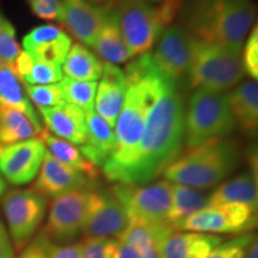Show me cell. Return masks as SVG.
I'll return each instance as SVG.
<instances>
[{"label": "cell", "instance_id": "6da1fadb", "mask_svg": "<svg viewBox=\"0 0 258 258\" xmlns=\"http://www.w3.org/2000/svg\"><path fill=\"white\" fill-rule=\"evenodd\" d=\"M184 99L177 83L167 79L148 115L140 143L111 182L145 185L180 156L184 145Z\"/></svg>", "mask_w": 258, "mask_h": 258}, {"label": "cell", "instance_id": "7a4b0ae2", "mask_svg": "<svg viewBox=\"0 0 258 258\" xmlns=\"http://www.w3.org/2000/svg\"><path fill=\"white\" fill-rule=\"evenodd\" d=\"M127 90L124 102L115 124V150L102 166L109 180L131 159L140 143L148 115L159 98L167 78L154 66L151 53L139 55L124 70Z\"/></svg>", "mask_w": 258, "mask_h": 258}, {"label": "cell", "instance_id": "3957f363", "mask_svg": "<svg viewBox=\"0 0 258 258\" xmlns=\"http://www.w3.org/2000/svg\"><path fill=\"white\" fill-rule=\"evenodd\" d=\"M180 9L183 28L190 35L241 53L254 21L251 0H189Z\"/></svg>", "mask_w": 258, "mask_h": 258}, {"label": "cell", "instance_id": "277c9868", "mask_svg": "<svg viewBox=\"0 0 258 258\" xmlns=\"http://www.w3.org/2000/svg\"><path fill=\"white\" fill-rule=\"evenodd\" d=\"M240 161V148L233 139H221L188 150L163 176L166 180L195 189H211L233 173Z\"/></svg>", "mask_w": 258, "mask_h": 258}, {"label": "cell", "instance_id": "5b68a950", "mask_svg": "<svg viewBox=\"0 0 258 258\" xmlns=\"http://www.w3.org/2000/svg\"><path fill=\"white\" fill-rule=\"evenodd\" d=\"M180 6L182 0H164L158 6L147 0H118L114 9L118 29L133 56L150 53Z\"/></svg>", "mask_w": 258, "mask_h": 258}, {"label": "cell", "instance_id": "8992f818", "mask_svg": "<svg viewBox=\"0 0 258 258\" xmlns=\"http://www.w3.org/2000/svg\"><path fill=\"white\" fill-rule=\"evenodd\" d=\"M237 127L226 92L198 89L184 112L186 151L211 141L226 139Z\"/></svg>", "mask_w": 258, "mask_h": 258}, {"label": "cell", "instance_id": "52a82bcc", "mask_svg": "<svg viewBox=\"0 0 258 258\" xmlns=\"http://www.w3.org/2000/svg\"><path fill=\"white\" fill-rule=\"evenodd\" d=\"M240 54L192 36L188 70L190 86L218 92L233 88L245 74Z\"/></svg>", "mask_w": 258, "mask_h": 258}, {"label": "cell", "instance_id": "ba28073f", "mask_svg": "<svg viewBox=\"0 0 258 258\" xmlns=\"http://www.w3.org/2000/svg\"><path fill=\"white\" fill-rule=\"evenodd\" d=\"M3 211L12 244L22 250L43 221L47 199L32 189H15L3 196Z\"/></svg>", "mask_w": 258, "mask_h": 258}, {"label": "cell", "instance_id": "9c48e42d", "mask_svg": "<svg viewBox=\"0 0 258 258\" xmlns=\"http://www.w3.org/2000/svg\"><path fill=\"white\" fill-rule=\"evenodd\" d=\"M257 225V208L231 202L205 207L194 213L180 225L179 230L209 234H244Z\"/></svg>", "mask_w": 258, "mask_h": 258}, {"label": "cell", "instance_id": "30bf717a", "mask_svg": "<svg viewBox=\"0 0 258 258\" xmlns=\"http://www.w3.org/2000/svg\"><path fill=\"white\" fill-rule=\"evenodd\" d=\"M171 185L164 179L152 184L134 185L116 183L111 191L123 206L128 219L167 222L166 215L171 206Z\"/></svg>", "mask_w": 258, "mask_h": 258}, {"label": "cell", "instance_id": "8fae6325", "mask_svg": "<svg viewBox=\"0 0 258 258\" xmlns=\"http://www.w3.org/2000/svg\"><path fill=\"white\" fill-rule=\"evenodd\" d=\"M91 190H76L54 199L44 230L55 244H71L83 233Z\"/></svg>", "mask_w": 258, "mask_h": 258}, {"label": "cell", "instance_id": "7c38bea8", "mask_svg": "<svg viewBox=\"0 0 258 258\" xmlns=\"http://www.w3.org/2000/svg\"><path fill=\"white\" fill-rule=\"evenodd\" d=\"M129 222L123 206L111 189L91 190L83 234L88 238H118Z\"/></svg>", "mask_w": 258, "mask_h": 258}, {"label": "cell", "instance_id": "4fadbf2b", "mask_svg": "<svg viewBox=\"0 0 258 258\" xmlns=\"http://www.w3.org/2000/svg\"><path fill=\"white\" fill-rule=\"evenodd\" d=\"M46 154L40 138L0 147V175L11 184L23 185L37 176Z\"/></svg>", "mask_w": 258, "mask_h": 258}, {"label": "cell", "instance_id": "5bb4252c", "mask_svg": "<svg viewBox=\"0 0 258 258\" xmlns=\"http://www.w3.org/2000/svg\"><path fill=\"white\" fill-rule=\"evenodd\" d=\"M191 46L192 35L180 25H171L160 35L151 59L164 77L177 83L188 73Z\"/></svg>", "mask_w": 258, "mask_h": 258}, {"label": "cell", "instance_id": "9a60e30c", "mask_svg": "<svg viewBox=\"0 0 258 258\" xmlns=\"http://www.w3.org/2000/svg\"><path fill=\"white\" fill-rule=\"evenodd\" d=\"M95 182L72 167L63 165L49 153L44 154L32 190L48 199H56L76 190H93Z\"/></svg>", "mask_w": 258, "mask_h": 258}, {"label": "cell", "instance_id": "2e32d148", "mask_svg": "<svg viewBox=\"0 0 258 258\" xmlns=\"http://www.w3.org/2000/svg\"><path fill=\"white\" fill-rule=\"evenodd\" d=\"M106 12L90 0H59L56 19L79 43L92 47Z\"/></svg>", "mask_w": 258, "mask_h": 258}, {"label": "cell", "instance_id": "e0dca14e", "mask_svg": "<svg viewBox=\"0 0 258 258\" xmlns=\"http://www.w3.org/2000/svg\"><path fill=\"white\" fill-rule=\"evenodd\" d=\"M127 80L124 71L116 64L103 63L101 83L96 91L95 106L99 115L111 128L115 127L124 102Z\"/></svg>", "mask_w": 258, "mask_h": 258}, {"label": "cell", "instance_id": "ac0fdd59", "mask_svg": "<svg viewBox=\"0 0 258 258\" xmlns=\"http://www.w3.org/2000/svg\"><path fill=\"white\" fill-rule=\"evenodd\" d=\"M72 46L66 31L53 24L34 28L23 38L24 50L36 61L62 64Z\"/></svg>", "mask_w": 258, "mask_h": 258}, {"label": "cell", "instance_id": "d6986e66", "mask_svg": "<svg viewBox=\"0 0 258 258\" xmlns=\"http://www.w3.org/2000/svg\"><path fill=\"white\" fill-rule=\"evenodd\" d=\"M175 232L167 222L131 219L118 241L134 247L141 258H160L161 245Z\"/></svg>", "mask_w": 258, "mask_h": 258}, {"label": "cell", "instance_id": "ffe728a7", "mask_svg": "<svg viewBox=\"0 0 258 258\" xmlns=\"http://www.w3.org/2000/svg\"><path fill=\"white\" fill-rule=\"evenodd\" d=\"M38 110L53 135L73 145L82 146L85 144L88 135L85 112L78 106L64 103L53 108H40Z\"/></svg>", "mask_w": 258, "mask_h": 258}, {"label": "cell", "instance_id": "44dd1931", "mask_svg": "<svg viewBox=\"0 0 258 258\" xmlns=\"http://www.w3.org/2000/svg\"><path fill=\"white\" fill-rule=\"evenodd\" d=\"M222 241L224 238L218 234L175 232L161 245L160 258H206Z\"/></svg>", "mask_w": 258, "mask_h": 258}, {"label": "cell", "instance_id": "7402d4cb", "mask_svg": "<svg viewBox=\"0 0 258 258\" xmlns=\"http://www.w3.org/2000/svg\"><path fill=\"white\" fill-rule=\"evenodd\" d=\"M86 135L85 144L80 152L96 167H102L115 150V132L95 110L85 112Z\"/></svg>", "mask_w": 258, "mask_h": 258}, {"label": "cell", "instance_id": "603a6c76", "mask_svg": "<svg viewBox=\"0 0 258 258\" xmlns=\"http://www.w3.org/2000/svg\"><path fill=\"white\" fill-rule=\"evenodd\" d=\"M92 48L97 55L108 63H123L133 57V54L128 49L118 29L115 10H110L105 14L104 22L93 42Z\"/></svg>", "mask_w": 258, "mask_h": 258}, {"label": "cell", "instance_id": "cb8c5ba5", "mask_svg": "<svg viewBox=\"0 0 258 258\" xmlns=\"http://www.w3.org/2000/svg\"><path fill=\"white\" fill-rule=\"evenodd\" d=\"M228 103L234 121L241 131L250 137L257 133L258 127V85L256 82L240 84L227 93Z\"/></svg>", "mask_w": 258, "mask_h": 258}, {"label": "cell", "instance_id": "d4e9b609", "mask_svg": "<svg viewBox=\"0 0 258 258\" xmlns=\"http://www.w3.org/2000/svg\"><path fill=\"white\" fill-rule=\"evenodd\" d=\"M238 202L257 208L258 191L257 178L252 172L241 173L227 182H224L213 191L207 199L206 207Z\"/></svg>", "mask_w": 258, "mask_h": 258}, {"label": "cell", "instance_id": "484cf974", "mask_svg": "<svg viewBox=\"0 0 258 258\" xmlns=\"http://www.w3.org/2000/svg\"><path fill=\"white\" fill-rule=\"evenodd\" d=\"M0 105L23 112L30 118L38 132L43 129L38 114L24 92L21 80L9 64L0 67Z\"/></svg>", "mask_w": 258, "mask_h": 258}, {"label": "cell", "instance_id": "4316f807", "mask_svg": "<svg viewBox=\"0 0 258 258\" xmlns=\"http://www.w3.org/2000/svg\"><path fill=\"white\" fill-rule=\"evenodd\" d=\"M38 138L41 139L42 143L46 146L47 152L53 158H55L57 161L62 163L63 165L79 171V172L84 173V175H86L89 178L93 180H96L97 177L99 176L98 167L92 165L83 156V153L80 152V150L76 145L55 137L48 129H42L40 134H38Z\"/></svg>", "mask_w": 258, "mask_h": 258}, {"label": "cell", "instance_id": "83f0119b", "mask_svg": "<svg viewBox=\"0 0 258 258\" xmlns=\"http://www.w3.org/2000/svg\"><path fill=\"white\" fill-rule=\"evenodd\" d=\"M208 196L199 189L172 183L171 185V206L166 215V221L176 231L194 213L205 208Z\"/></svg>", "mask_w": 258, "mask_h": 258}, {"label": "cell", "instance_id": "f1b7e54d", "mask_svg": "<svg viewBox=\"0 0 258 258\" xmlns=\"http://www.w3.org/2000/svg\"><path fill=\"white\" fill-rule=\"evenodd\" d=\"M103 63L84 44L71 46L62 62V71L69 78L84 82H97L102 77Z\"/></svg>", "mask_w": 258, "mask_h": 258}, {"label": "cell", "instance_id": "f546056e", "mask_svg": "<svg viewBox=\"0 0 258 258\" xmlns=\"http://www.w3.org/2000/svg\"><path fill=\"white\" fill-rule=\"evenodd\" d=\"M40 132L23 112L0 105V145L6 146L37 138Z\"/></svg>", "mask_w": 258, "mask_h": 258}, {"label": "cell", "instance_id": "4dcf8cb0", "mask_svg": "<svg viewBox=\"0 0 258 258\" xmlns=\"http://www.w3.org/2000/svg\"><path fill=\"white\" fill-rule=\"evenodd\" d=\"M60 86L66 103L78 106L84 112L93 110L97 82H84L64 77L60 82Z\"/></svg>", "mask_w": 258, "mask_h": 258}, {"label": "cell", "instance_id": "1f68e13d", "mask_svg": "<svg viewBox=\"0 0 258 258\" xmlns=\"http://www.w3.org/2000/svg\"><path fill=\"white\" fill-rule=\"evenodd\" d=\"M28 96L37 105V108H53L66 103L60 83L50 85H28L24 84Z\"/></svg>", "mask_w": 258, "mask_h": 258}, {"label": "cell", "instance_id": "d6a6232c", "mask_svg": "<svg viewBox=\"0 0 258 258\" xmlns=\"http://www.w3.org/2000/svg\"><path fill=\"white\" fill-rule=\"evenodd\" d=\"M62 78L63 73L61 64L35 60L31 71L22 82L28 85H50L60 83Z\"/></svg>", "mask_w": 258, "mask_h": 258}, {"label": "cell", "instance_id": "836d02e7", "mask_svg": "<svg viewBox=\"0 0 258 258\" xmlns=\"http://www.w3.org/2000/svg\"><path fill=\"white\" fill-rule=\"evenodd\" d=\"M19 51L14 24L0 11V60L11 66Z\"/></svg>", "mask_w": 258, "mask_h": 258}, {"label": "cell", "instance_id": "e575fe53", "mask_svg": "<svg viewBox=\"0 0 258 258\" xmlns=\"http://www.w3.org/2000/svg\"><path fill=\"white\" fill-rule=\"evenodd\" d=\"M256 238L251 232L239 234L230 240L222 241L206 258H244Z\"/></svg>", "mask_w": 258, "mask_h": 258}, {"label": "cell", "instance_id": "d590c367", "mask_svg": "<svg viewBox=\"0 0 258 258\" xmlns=\"http://www.w3.org/2000/svg\"><path fill=\"white\" fill-rule=\"evenodd\" d=\"M118 241L110 238H88L82 258H118Z\"/></svg>", "mask_w": 258, "mask_h": 258}, {"label": "cell", "instance_id": "8d00e7d4", "mask_svg": "<svg viewBox=\"0 0 258 258\" xmlns=\"http://www.w3.org/2000/svg\"><path fill=\"white\" fill-rule=\"evenodd\" d=\"M243 56H241V63H243L244 72L249 74L252 80L258 78V28L254 27L251 30V34L247 38L246 43L244 44Z\"/></svg>", "mask_w": 258, "mask_h": 258}, {"label": "cell", "instance_id": "74e56055", "mask_svg": "<svg viewBox=\"0 0 258 258\" xmlns=\"http://www.w3.org/2000/svg\"><path fill=\"white\" fill-rule=\"evenodd\" d=\"M51 240L43 231L38 232L34 239L29 241L18 258H48Z\"/></svg>", "mask_w": 258, "mask_h": 258}, {"label": "cell", "instance_id": "f35d334b", "mask_svg": "<svg viewBox=\"0 0 258 258\" xmlns=\"http://www.w3.org/2000/svg\"><path fill=\"white\" fill-rule=\"evenodd\" d=\"M31 12L46 21H55L59 12V0H27Z\"/></svg>", "mask_w": 258, "mask_h": 258}, {"label": "cell", "instance_id": "ab89813d", "mask_svg": "<svg viewBox=\"0 0 258 258\" xmlns=\"http://www.w3.org/2000/svg\"><path fill=\"white\" fill-rule=\"evenodd\" d=\"M84 241L71 244H55L51 241L49 245L48 258H82Z\"/></svg>", "mask_w": 258, "mask_h": 258}, {"label": "cell", "instance_id": "60d3db41", "mask_svg": "<svg viewBox=\"0 0 258 258\" xmlns=\"http://www.w3.org/2000/svg\"><path fill=\"white\" fill-rule=\"evenodd\" d=\"M35 59L32 57L28 51H19L17 57L14 60V62L10 67L14 71L16 76L18 77L19 80H23L24 77H27L30 72L32 66H34Z\"/></svg>", "mask_w": 258, "mask_h": 258}, {"label": "cell", "instance_id": "b9f144b4", "mask_svg": "<svg viewBox=\"0 0 258 258\" xmlns=\"http://www.w3.org/2000/svg\"><path fill=\"white\" fill-rule=\"evenodd\" d=\"M0 258H15L14 244L10 238L8 228L0 220Z\"/></svg>", "mask_w": 258, "mask_h": 258}, {"label": "cell", "instance_id": "7bdbcfd3", "mask_svg": "<svg viewBox=\"0 0 258 258\" xmlns=\"http://www.w3.org/2000/svg\"><path fill=\"white\" fill-rule=\"evenodd\" d=\"M118 251H120L118 252V258H141L134 247L122 244L120 241H118Z\"/></svg>", "mask_w": 258, "mask_h": 258}, {"label": "cell", "instance_id": "ee69618b", "mask_svg": "<svg viewBox=\"0 0 258 258\" xmlns=\"http://www.w3.org/2000/svg\"><path fill=\"white\" fill-rule=\"evenodd\" d=\"M90 2L97 8L104 10V11H110V10L115 9L118 0H90Z\"/></svg>", "mask_w": 258, "mask_h": 258}, {"label": "cell", "instance_id": "f6af8a7d", "mask_svg": "<svg viewBox=\"0 0 258 258\" xmlns=\"http://www.w3.org/2000/svg\"><path fill=\"white\" fill-rule=\"evenodd\" d=\"M6 188H8V185H6V182L5 179L3 178V176L0 175V199L4 196V194L6 191Z\"/></svg>", "mask_w": 258, "mask_h": 258}, {"label": "cell", "instance_id": "bcb514c9", "mask_svg": "<svg viewBox=\"0 0 258 258\" xmlns=\"http://www.w3.org/2000/svg\"><path fill=\"white\" fill-rule=\"evenodd\" d=\"M4 64H5V63H4V62H3V61H2V60H0V67H2V66H4Z\"/></svg>", "mask_w": 258, "mask_h": 258}, {"label": "cell", "instance_id": "7dc6e473", "mask_svg": "<svg viewBox=\"0 0 258 258\" xmlns=\"http://www.w3.org/2000/svg\"><path fill=\"white\" fill-rule=\"evenodd\" d=\"M151 2H164V0H151Z\"/></svg>", "mask_w": 258, "mask_h": 258}, {"label": "cell", "instance_id": "c3c4849f", "mask_svg": "<svg viewBox=\"0 0 258 258\" xmlns=\"http://www.w3.org/2000/svg\"><path fill=\"white\" fill-rule=\"evenodd\" d=\"M0 147H2V145H0Z\"/></svg>", "mask_w": 258, "mask_h": 258}]
</instances>
